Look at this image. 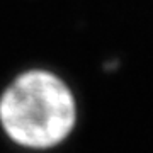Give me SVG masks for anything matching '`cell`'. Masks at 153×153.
I'll use <instances>...</instances> for the list:
<instances>
[{
    "label": "cell",
    "mask_w": 153,
    "mask_h": 153,
    "mask_svg": "<svg viewBox=\"0 0 153 153\" xmlns=\"http://www.w3.org/2000/svg\"><path fill=\"white\" fill-rule=\"evenodd\" d=\"M76 123L71 88L53 71L17 75L0 95V128L19 146L46 150L70 136Z\"/></svg>",
    "instance_id": "cell-1"
}]
</instances>
